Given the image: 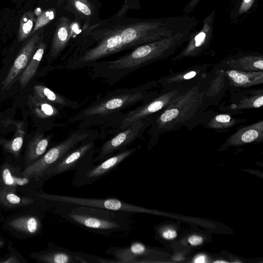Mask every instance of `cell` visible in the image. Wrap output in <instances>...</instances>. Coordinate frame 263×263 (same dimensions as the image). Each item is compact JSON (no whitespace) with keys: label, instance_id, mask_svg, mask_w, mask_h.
Wrapping results in <instances>:
<instances>
[{"label":"cell","instance_id":"6","mask_svg":"<svg viewBox=\"0 0 263 263\" xmlns=\"http://www.w3.org/2000/svg\"><path fill=\"white\" fill-rule=\"evenodd\" d=\"M92 134L88 130H80L72 133L63 141L51 148L43 156L31 165L26 167L23 172L26 177H44L45 172L57 163L65 155L78 146L83 141L90 139Z\"/></svg>","mask_w":263,"mask_h":263},{"label":"cell","instance_id":"27","mask_svg":"<svg viewBox=\"0 0 263 263\" xmlns=\"http://www.w3.org/2000/svg\"><path fill=\"white\" fill-rule=\"evenodd\" d=\"M72 11L80 20L90 21L96 12V8L89 0H66Z\"/></svg>","mask_w":263,"mask_h":263},{"label":"cell","instance_id":"17","mask_svg":"<svg viewBox=\"0 0 263 263\" xmlns=\"http://www.w3.org/2000/svg\"><path fill=\"white\" fill-rule=\"evenodd\" d=\"M40 259L49 263H111L115 260L88 254L76 252L63 248H55L49 250L39 257Z\"/></svg>","mask_w":263,"mask_h":263},{"label":"cell","instance_id":"13","mask_svg":"<svg viewBox=\"0 0 263 263\" xmlns=\"http://www.w3.org/2000/svg\"><path fill=\"white\" fill-rule=\"evenodd\" d=\"M213 65L209 63L195 65L163 76L158 80L157 83L164 90L186 89L200 84L206 77L209 68Z\"/></svg>","mask_w":263,"mask_h":263},{"label":"cell","instance_id":"32","mask_svg":"<svg viewBox=\"0 0 263 263\" xmlns=\"http://www.w3.org/2000/svg\"><path fill=\"white\" fill-rule=\"evenodd\" d=\"M0 201L5 205L13 206L25 203V200L22 199L14 193L7 190H0Z\"/></svg>","mask_w":263,"mask_h":263},{"label":"cell","instance_id":"19","mask_svg":"<svg viewBox=\"0 0 263 263\" xmlns=\"http://www.w3.org/2000/svg\"><path fill=\"white\" fill-rule=\"evenodd\" d=\"M228 78L230 92L238 91L263 84V71H242L222 69Z\"/></svg>","mask_w":263,"mask_h":263},{"label":"cell","instance_id":"21","mask_svg":"<svg viewBox=\"0 0 263 263\" xmlns=\"http://www.w3.org/2000/svg\"><path fill=\"white\" fill-rule=\"evenodd\" d=\"M262 140L263 121L260 120L238 128L228 137L226 144L236 145L262 141Z\"/></svg>","mask_w":263,"mask_h":263},{"label":"cell","instance_id":"37","mask_svg":"<svg viewBox=\"0 0 263 263\" xmlns=\"http://www.w3.org/2000/svg\"><path fill=\"white\" fill-rule=\"evenodd\" d=\"M162 236L166 239H172L177 236V232L174 230H167L163 232Z\"/></svg>","mask_w":263,"mask_h":263},{"label":"cell","instance_id":"24","mask_svg":"<svg viewBox=\"0 0 263 263\" xmlns=\"http://www.w3.org/2000/svg\"><path fill=\"white\" fill-rule=\"evenodd\" d=\"M33 90L34 95L50 103L73 109H77L79 107L77 102L67 99L45 86L36 85L34 86Z\"/></svg>","mask_w":263,"mask_h":263},{"label":"cell","instance_id":"30","mask_svg":"<svg viewBox=\"0 0 263 263\" xmlns=\"http://www.w3.org/2000/svg\"><path fill=\"white\" fill-rule=\"evenodd\" d=\"M34 14L31 11L25 12L20 18L18 40L23 41L32 33L34 26Z\"/></svg>","mask_w":263,"mask_h":263},{"label":"cell","instance_id":"3","mask_svg":"<svg viewBox=\"0 0 263 263\" xmlns=\"http://www.w3.org/2000/svg\"><path fill=\"white\" fill-rule=\"evenodd\" d=\"M203 89L201 84L183 91L156 116L147 134L151 142L157 141L159 136L185 127L192 130L202 125L208 118L210 109L206 110L202 102Z\"/></svg>","mask_w":263,"mask_h":263},{"label":"cell","instance_id":"39","mask_svg":"<svg viewBox=\"0 0 263 263\" xmlns=\"http://www.w3.org/2000/svg\"><path fill=\"white\" fill-rule=\"evenodd\" d=\"M205 256L204 255H200L198 256L195 260V262L203 263L205 262Z\"/></svg>","mask_w":263,"mask_h":263},{"label":"cell","instance_id":"25","mask_svg":"<svg viewBox=\"0 0 263 263\" xmlns=\"http://www.w3.org/2000/svg\"><path fill=\"white\" fill-rule=\"evenodd\" d=\"M50 138L42 134H36L28 143L26 160L31 162L42 157L46 151Z\"/></svg>","mask_w":263,"mask_h":263},{"label":"cell","instance_id":"14","mask_svg":"<svg viewBox=\"0 0 263 263\" xmlns=\"http://www.w3.org/2000/svg\"><path fill=\"white\" fill-rule=\"evenodd\" d=\"M200 84L203 89L202 102L206 110L212 106H218L229 88L224 71L213 65Z\"/></svg>","mask_w":263,"mask_h":263},{"label":"cell","instance_id":"16","mask_svg":"<svg viewBox=\"0 0 263 263\" xmlns=\"http://www.w3.org/2000/svg\"><path fill=\"white\" fill-rule=\"evenodd\" d=\"M213 66L221 69L263 71V54L257 51H240L228 55Z\"/></svg>","mask_w":263,"mask_h":263},{"label":"cell","instance_id":"15","mask_svg":"<svg viewBox=\"0 0 263 263\" xmlns=\"http://www.w3.org/2000/svg\"><path fill=\"white\" fill-rule=\"evenodd\" d=\"M262 105V88H250L230 92L229 98L217 107L221 111L232 115L242 114L245 109L260 108Z\"/></svg>","mask_w":263,"mask_h":263},{"label":"cell","instance_id":"40","mask_svg":"<svg viewBox=\"0 0 263 263\" xmlns=\"http://www.w3.org/2000/svg\"><path fill=\"white\" fill-rule=\"evenodd\" d=\"M214 262H217V263L221 262V263H223V262H228V261H224V260H216V261H215Z\"/></svg>","mask_w":263,"mask_h":263},{"label":"cell","instance_id":"5","mask_svg":"<svg viewBox=\"0 0 263 263\" xmlns=\"http://www.w3.org/2000/svg\"><path fill=\"white\" fill-rule=\"evenodd\" d=\"M158 85L157 81L153 80L136 88L116 90L84 108L73 121L107 116L139 102L145 103L159 93L153 90Z\"/></svg>","mask_w":263,"mask_h":263},{"label":"cell","instance_id":"26","mask_svg":"<svg viewBox=\"0 0 263 263\" xmlns=\"http://www.w3.org/2000/svg\"><path fill=\"white\" fill-rule=\"evenodd\" d=\"M28 102L31 110L39 118H51L59 113L58 110L51 103L39 98L35 95L29 97Z\"/></svg>","mask_w":263,"mask_h":263},{"label":"cell","instance_id":"12","mask_svg":"<svg viewBox=\"0 0 263 263\" xmlns=\"http://www.w3.org/2000/svg\"><path fill=\"white\" fill-rule=\"evenodd\" d=\"M184 90L162 89L152 100L126 114L122 120L119 131L124 129L135 122L159 113Z\"/></svg>","mask_w":263,"mask_h":263},{"label":"cell","instance_id":"2","mask_svg":"<svg viewBox=\"0 0 263 263\" xmlns=\"http://www.w3.org/2000/svg\"><path fill=\"white\" fill-rule=\"evenodd\" d=\"M192 31L141 45L117 59L97 62L89 67H93V76L117 81L138 68L168 58L188 41Z\"/></svg>","mask_w":263,"mask_h":263},{"label":"cell","instance_id":"22","mask_svg":"<svg viewBox=\"0 0 263 263\" xmlns=\"http://www.w3.org/2000/svg\"><path fill=\"white\" fill-rule=\"evenodd\" d=\"M229 113L217 114L212 110L209 118L202 125L205 128L221 133L245 123L247 119L233 117Z\"/></svg>","mask_w":263,"mask_h":263},{"label":"cell","instance_id":"1","mask_svg":"<svg viewBox=\"0 0 263 263\" xmlns=\"http://www.w3.org/2000/svg\"><path fill=\"white\" fill-rule=\"evenodd\" d=\"M198 23L188 14L158 18L112 16L83 29L72 44L66 68L89 67L119 52L194 30Z\"/></svg>","mask_w":263,"mask_h":263},{"label":"cell","instance_id":"28","mask_svg":"<svg viewBox=\"0 0 263 263\" xmlns=\"http://www.w3.org/2000/svg\"><path fill=\"white\" fill-rule=\"evenodd\" d=\"M9 226L14 229L21 231L33 234L40 227V222L37 218L32 216H22L10 221Z\"/></svg>","mask_w":263,"mask_h":263},{"label":"cell","instance_id":"4","mask_svg":"<svg viewBox=\"0 0 263 263\" xmlns=\"http://www.w3.org/2000/svg\"><path fill=\"white\" fill-rule=\"evenodd\" d=\"M59 213L66 221L88 231L110 238L128 236L134 228L133 214L66 202Z\"/></svg>","mask_w":263,"mask_h":263},{"label":"cell","instance_id":"38","mask_svg":"<svg viewBox=\"0 0 263 263\" xmlns=\"http://www.w3.org/2000/svg\"><path fill=\"white\" fill-rule=\"evenodd\" d=\"M14 185L23 186L29 182V179L27 177L18 178L13 176Z\"/></svg>","mask_w":263,"mask_h":263},{"label":"cell","instance_id":"10","mask_svg":"<svg viewBox=\"0 0 263 263\" xmlns=\"http://www.w3.org/2000/svg\"><path fill=\"white\" fill-rule=\"evenodd\" d=\"M216 13V9H214L202 20L201 28L192 31L185 47L172 59L173 62L199 57L210 48L213 38Z\"/></svg>","mask_w":263,"mask_h":263},{"label":"cell","instance_id":"9","mask_svg":"<svg viewBox=\"0 0 263 263\" xmlns=\"http://www.w3.org/2000/svg\"><path fill=\"white\" fill-rule=\"evenodd\" d=\"M136 148H126L99 161L75 171L72 179L74 186L91 185L104 177L136 151Z\"/></svg>","mask_w":263,"mask_h":263},{"label":"cell","instance_id":"33","mask_svg":"<svg viewBox=\"0 0 263 263\" xmlns=\"http://www.w3.org/2000/svg\"><path fill=\"white\" fill-rule=\"evenodd\" d=\"M54 12L52 9L47 10L43 12L35 20L31 34L46 25L54 17Z\"/></svg>","mask_w":263,"mask_h":263},{"label":"cell","instance_id":"18","mask_svg":"<svg viewBox=\"0 0 263 263\" xmlns=\"http://www.w3.org/2000/svg\"><path fill=\"white\" fill-rule=\"evenodd\" d=\"M40 39V33H35L21 49L3 82V89L9 86L24 70L32 57Z\"/></svg>","mask_w":263,"mask_h":263},{"label":"cell","instance_id":"29","mask_svg":"<svg viewBox=\"0 0 263 263\" xmlns=\"http://www.w3.org/2000/svg\"><path fill=\"white\" fill-rule=\"evenodd\" d=\"M15 126V134L11 140L6 142L5 147L16 157L22 148L25 133L22 122L16 123Z\"/></svg>","mask_w":263,"mask_h":263},{"label":"cell","instance_id":"36","mask_svg":"<svg viewBox=\"0 0 263 263\" xmlns=\"http://www.w3.org/2000/svg\"><path fill=\"white\" fill-rule=\"evenodd\" d=\"M188 241L192 246H198L203 242V238L198 235H192L189 238Z\"/></svg>","mask_w":263,"mask_h":263},{"label":"cell","instance_id":"20","mask_svg":"<svg viewBox=\"0 0 263 263\" xmlns=\"http://www.w3.org/2000/svg\"><path fill=\"white\" fill-rule=\"evenodd\" d=\"M72 25V22L65 16L61 17L56 23L49 52L51 58H57L68 46L73 35Z\"/></svg>","mask_w":263,"mask_h":263},{"label":"cell","instance_id":"34","mask_svg":"<svg viewBox=\"0 0 263 263\" xmlns=\"http://www.w3.org/2000/svg\"><path fill=\"white\" fill-rule=\"evenodd\" d=\"M2 178L4 183L8 186H14L13 175L8 168H5L2 172Z\"/></svg>","mask_w":263,"mask_h":263},{"label":"cell","instance_id":"23","mask_svg":"<svg viewBox=\"0 0 263 263\" xmlns=\"http://www.w3.org/2000/svg\"><path fill=\"white\" fill-rule=\"evenodd\" d=\"M46 47V44L41 39L32 57L20 78V82L22 88L25 87L34 76L42 59Z\"/></svg>","mask_w":263,"mask_h":263},{"label":"cell","instance_id":"8","mask_svg":"<svg viewBox=\"0 0 263 263\" xmlns=\"http://www.w3.org/2000/svg\"><path fill=\"white\" fill-rule=\"evenodd\" d=\"M95 140L91 138L85 140L67 153L45 172L44 176L51 177L68 171H77L93 163Z\"/></svg>","mask_w":263,"mask_h":263},{"label":"cell","instance_id":"7","mask_svg":"<svg viewBox=\"0 0 263 263\" xmlns=\"http://www.w3.org/2000/svg\"><path fill=\"white\" fill-rule=\"evenodd\" d=\"M156 115L134 122L105 142L99 148L97 155L94 157L93 163L126 149L134 141L142 136L145 130L151 126Z\"/></svg>","mask_w":263,"mask_h":263},{"label":"cell","instance_id":"31","mask_svg":"<svg viewBox=\"0 0 263 263\" xmlns=\"http://www.w3.org/2000/svg\"><path fill=\"white\" fill-rule=\"evenodd\" d=\"M255 0H238L230 12L232 20L236 21L238 17L247 14L255 4Z\"/></svg>","mask_w":263,"mask_h":263},{"label":"cell","instance_id":"35","mask_svg":"<svg viewBox=\"0 0 263 263\" xmlns=\"http://www.w3.org/2000/svg\"><path fill=\"white\" fill-rule=\"evenodd\" d=\"M201 0H190L186 6L183 10L184 14H188L191 13L198 4Z\"/></svg>","mask_w":263,"mask_h":263},{"label":"cell","instance_id":"11","mask_svg":"<svg viewBox=\"0 0 263 263\" xmlns=\"http://www.w3.org/2000/svg\"><path fill=\"white\" fill-rule=\"evenodd\" d=\"M38 196L56 202H66L89 206L111 211L125 212L133 214L147 211L146 210L143 208L127 203L116 198H95L79 197L47 193L39 194Z\"/></svg>","mask_w":263,"mask_h":263}]
</instances>
